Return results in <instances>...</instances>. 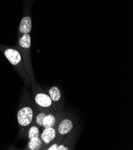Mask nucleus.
<instances>
[{"label":"nucleus","mask_w":133,"mask_h":150,"mask_svg":"<svg viewBox=\"0 0 133 150\" xmlns=\"http://www.w3.org/2000/svg\"><path fill=\"white\" fill-rule=\"evenodd\" d=\"M17 117L19 127V133L20 137H25L27 129L34 122V110L30 105H24L18 111Z\"/></svg>","instance_id":"nucleus-1"},{"label":"nucleus","mask_w":133,"mask_h":150,"mask_svg":"<svg viewBox=\"0 0 133 150\" xmlns=\"http://www.w3.org/2000/svg\"><path fill=\"white\" fill-rule=\"evenodd\" d=\"M40 129L39 127L37 125H31L30 127L27 129L26 133V137H27L28 140L31 139L33 138L36 137H40Z\"/></svg>","instance_id":"nucleus-11"},{"label":"nucleus","mask_w":133,"mask_h":150,"mask_svg":"<svg viewBox=\"0 0 133 150\" xmlns=\"http://www.w3.org/2000/svg\"><path fill=\"white\" fill-rule=\"evenodd\" d=\"M57 122H58V120H57V118L53 114V112L51 111L46 115V117H44L43 120V122H42L43 127L44 128L53 127H57Z\"/></svg>","instance_id":"nucleus-9"},{"label":"nucleus","mask_w":133,"mask_h":150,"mask_svg":"<svg viewBox=\"0 0 133 150\" xmlns=\"http://www.w3.org/2000/svg\"><path fill=\"white\" fill-rule=\"evenodd\" d=\"M18 44L23 55L25 54H26L27 55L26 53H29L31 45V39L30 35L29 34L21 35L19 40Z\"/></svg>","instance_id":"nucleus-5"},{"label":"nucleus","mask_w":133,"mask_h":150,"mask_svg":"<svg viewBox=\"0 0 133 150\" xmlns=\"http://www.w3.org/2000/svg\"><path fill=\"white\" fill-rule=\"evenodd\" d=\"M49 93L53 102H57L60 100L61 98V92L57 87L56 86L51 87L49 89Z\"/></svg>","instance_id":"nucleus-12"},{"label":"nucleus","mask_w":133,"mask_h":150,"mask_svg":"<svg viewBox=\"0 0 133 150\" xmlns=\"http://www.w3.org/2000/svg\"><path fill=\"white\" fill-rule=\"evenodd\" d=\"M50 110H50H39V112L35 114V116L34 117L35 124L37 125L39 127L44 129L43 125H42L43 120L47 114H49L51 111H53Z\"/></svg>","instance_id":"nucleus-10"},{"label":"nucleus","mask_w":133,"mask_h":150,"mask_svg":"<svg viewBox=\"0 0 133 150\" xmlns=\"http://www.w3.org/2000/svg\"><path fill=\"white\" fill-rule=\"evenodd\" d=\"M4 54L9 62L26 77V73L24 71L22 57L20 52L16 49L7 48L4 49Z\"/></svg>","instance_id":"nucleus-2"},{"label":"nucleus","mask_w":133,"mask_h":150,"mask_svg":"<svg viewBox=\"0 0 133 150\" xmlns=\"http://www.w3.org/2000/svg\"><path fill=\"white\" fill-rule=\"evenodd\" d=\"M46 145L44 144L40 137L33 138L28 140L26 149L39 150L42 149H46Z\"/></svg>","instance_id":"nucleus-8"},{"label":"nucleus","mask_w":133,"mask_h":150,"mask_svg":"<svg viewBox=\"0 0 133 150\" xmlns=\"http://www.w3.org/2000/svg\"><path fill=\"white\" fill-rule=\"evenodd\" d=\"M57 128L56 127L44 128L42 133H41L40 138L44 144H45L46 148L50 144L53 143L57 138Z\"/></svg>","instance_id":"nucleus-4"},{"label":"nucleus","mask_w":133,"mask_h":150,"mask_svg":"<svg viewBox=\"0 0 133 150\" xmlns=\"http://www.w3.org/2000/svg\"><path fill=\"white\" fill-rule=\"evenodd\" d=\"M73 125L72 122L69 119H63L58 124L57 127V132L61 135H65L69 133L73 129Z\"/></svg>","instance_id":"nucleus-6"},{"label":"nucleus","mask_w":133,"mask_h":150,"mask_svg":"<svg viewBox=\"0 0 133 150\" xmlns=\"http://www.w3.org/2000/svg\"><path fill=\"white\" fill-rule=\"evenodd\" d=\"M68 149H69L68 147L65 146L63 144H61V145H57L56 150H68Z\"/></svg>","instance_id":"nucleus-13"},{"label":"nucleus","mask_w":133,"mask_h":150,"mask_svg":"<svg viewBox=\"0 0 133 150\" xmlns=\"http://www.w3.org/2000/svg\"><path fill=\"white\" fill-rule=\"evenodd\" d=\"M32 29V20L30 16H24L20 24L19 30L20 33L23 34H29Z\"/></svg>","instance_id":"nucleus-7"},{"label":"nucleus","mask_w":133,"mask_h":150,"mask_svg":"<svg viewBox=\"0 0 133 150\" xmlns=\"http://www.w3.org/2000/svg\"><path fill=\"white\" fill-rule=\"evenodd\" d=\"M35 102L39 110H50L53 101L47 94L43 92H37L34 96Z\"/></svg>","instance_id":"nucleus-3"}]
</instances>
